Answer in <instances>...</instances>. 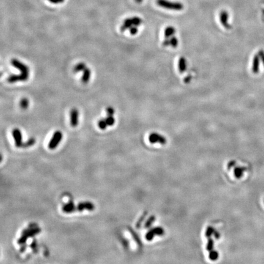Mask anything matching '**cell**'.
Wrapping results in <instances>:
<instances>
[{
	"label": "cell",
	"instance_id": "cell-10",
	"mask_svg": "<svg viewBox=\"0 0 264 264\" xmlns=\"http://www.w3.org/2000/svg\"><path fill=\"white\" fill-rule=\"evenodd\" d=\"M41 232V229L40 227H38L37 226L35 227H28V229L23 230L22 234H25L28 238H31V237H33L34 235L39 234Z\"/></svg>",
	"mask_w": 264,
	"mask_h": 264
},
{
	"label": "cell",
	"instance_id": "cell-3",
	"mask_svg": "<svg viewBox=\"0 0 264 264\" xmlns=\"http://www.w3.org/2000/svg\"><path fill=\"white\" fill-rule=\"evenodd\" d=\"M62 134L61 131L57 130L53 134L48 144V148L51 150L55 149L62 139Z\"/></svg>",
	"mask_w": 264,
	"mask_h": 264
},
{
	"label": "cell",
	"instance_id": "cell-23",
	"mask_svg": "<svg viewBox=\"0 0 264 264\" xmlns=\"http://www.w3.org/2000/svg\"><path fill=\"white\" fill-rule=\"evenodd\" d=\"M105 119L108 126H112L115 123V119L113 116H108Z\"/></svg>",
	"mask_w": 264,
	"mask_h": 264
},
{
	"label": "cell",
	"instance_id": "cell-6",
	"mask_svg": "<svg viewBox=\"0 0 264 264\" xmlns=\"http://www.w3.org/2000/svg\"><path fill=\"white\" fill-rule=\"evenodd\" d=\"M12 136L15 141V145L17 148H22L23 144L22 134L19 128H14L12 130Z\"/></svg>",
	"mask_w": 264,
	"mask_h": 264
},
{
	"label": "cell",
	"instance_id": "cell-12",
	"mask_svg": "<svg viewBox=\"0 0 264 264\" xmlns=\"http://www.w3.org/2000/svg\"><path fill=\"white\" fill-rule=\"evenodd\" d=\"M260 61H261L258 54L254 56L253 60H252V71L253 73L256 74L259 72Z\"/></svg>",
	"mask_w": 264,
	"mask_h": 264
},
{
	"label": "cell",
	"instance_id": "cell-27",
	"mask_svg": "<svg viewBox=\"0 0 264 264\" xmlns=\"http://www.w3.org/2000/svg\"><path fill=\"white\" fill-rule=\"evenodd\" d=\"M260 57V61H262V62L263 63V66H264V51L263 50H260V51H259L258 53H257Z\"/></svg>",
	"mask_w": 264,
	"mask_h": 264
},
{
	"label": "cell",
	"instance_id": "cell-5",
	"mask_svg": "<svg viewBox=\"0 0 264 264\" xmlns=\"http://www.w3.org/2000/svg\"><path fill=\"white\" fill-rule=\"evenodd\" d=\"M11 64L16 68H17V69H19L22 73H29L30 72V69L29 67L24 64L23 62H20V61H19L17 59H12L11 61Z\"/></svg>",
	"mask_w": 264,
	"mask_h": 264
},
{
	"label": "cell",
	"instance_id": "cell-30",
	"mask_svg": "<svg viewBox=\"0 0 264 264\" xmlns=\"http://www.w3.org/2000/svg\"><path fill=\"white\" fill-rule=\"evenodd\" d=\"M163 45L165 46V47H168L170 45V42H169V39H165V41L163 42Z\"/></svg>",
	"mask_w": 264,
	"mask_h": 264
},
{
	"label": "cell",
	"instance_id": "cell-19",
	"mask_svg": "<svg viewBox=\"0 0 264 264\" xmlns=\"http://www.w3.org/2000/svg\"><path fill=\"white\" fill-rule=\"evenodd\" d=\"M169 42H170V46H171L173 48L177 47L179 44V41L176 37L172 36L171 37H170Z\"/></svg>",
	"mask_w": 264,
	"mask_h": 264
},
{
	"label": "cell",
	"instance_id": "cell-13",
	"mask_svg": "<svg viewBox=\"0 0 264 264\" xmlns=\"http://www.w3.org/2000/svg\"><path fill=\"white\" fill-rule=\"evenodd\" d=\"M62 210L66 213H71L77 211L76 206L73 202H69L62 206Z\"/></svg>",
	"mask_w": 264,
	"mask_h": 264
},
{
	"label": "cell",
	"instance_id": "cell-32",
	"mask_svg": "<svg viewBox=\"0 0 264 264\" xmlns=\"http://www.w3.org/2000/svg\"><path fill=\"white\" fill-rule=\"evenodd\" d=\"M191 77H190V76H188V77H187L186 78H185V79L184 80V81L185 82V83H188V82H190V81L191 80Z\"/></svg>",
	"mask_w": 264,
	"mask_h": 264
},
{
	"label": "cell",
	"instance_id": "cell-18",
	"mask_svg": "<svg viewBox=\"0 0 264 264\" xmlns=\"http://www.w3.org/2000/svg\"><path fill=\"white\" fill-rule=\"evenodd\" d=\"M35 143H36V140H35V138H31L28 141H27L25 143H23L22 148H29V147H31V146H33Z\"/></svg>",
	"mask_w": 264,
	"mask_h": 264
},
{
	"label": "cell",
	"instance_id": "cell-20",
	"mask_svg": "<svg viewBox=\"0 0 264 264\" xmlns=\"http://www.w3.org/2000/svg\"><path fill=\"white\" fill-rule=\"evenodd\" d=\"M20 105L23 109H27L29 106V100H28V98H22L20 101Z\"/></svg>",
	"mask_w": 264,
	"mask_h": 264
},
{
	"label": "cell",
	"instance_id": "cell-31",
	"mask_svg": "<svg viewBox=\"0 0 264 264\" xmlns=\"http://www.w3.org/2000/svg\"><path fill=\"white\" fill-rule=\"evenodd\" d=\"M217 257H218V254H217V252H213L210 254V257L212 260H215V259H216L217 258Z\"/></svg>",
	"mask_w": 264,
	"mask_h": 264
},
{
	"label": "cell",
	"instance_id": "cell-15",
	"mask_svg": "<svg viewBox=\"0 0 264 264\" xmlns=\"http://www.w3.org/2000/svg\"><path fill=\"white\" fill-rule=\"evenodd\" d=\"M91 71L89 68H86L84 70H83V76L81 78V81L83 83L86 84L87 83L89 80H90V78H91Z\"/></svg>",
	"mask_w": 264,
	"mask_h": 264
},
{
	"label": "cell",
	"instance_id": "cell-34",
	"mask_svg": "<svg viewBox=\"0 0 264 264\" xmlns=\"http://www.w3.org/2000/svg\"><path fill=\"white\" fill-rule=\"evenodd\" d=\"M143 1V0H135V2H136L137 3H142Z\"/></svg>",
	"mask_w": 264,
	"mask_h": 264
},
{
	"label": "cell",
	"instance_id": "cell-16",
	"mask_svg": "<svg viewBox=\"0 0 264 264\" xmlns=\"http://www.w3.org/2000/svg\"><path fill=\"white\" fill-rule=\"evenodd\" d=\"M176 30L173 27H168L165 28L164 31V36L165 39H169L171 37L176 33Z\"/></svg>",
	"mask_w": 264,
	"mask_h": 264
},
{
	"label": "cell",
	"instance_id": "cell-21",
	"mask_svg": "<svg viewBox=\"0 0 264 264\" xmlns=\"http://www.w3.org/2000/svg\"><path fill=\"white\" fill-rule=\"evenodd\" d=\"M98 125L99 128L101 130H105L107 128V127L108 126L105 119H100L98 122Z\"/></svg>",
	"mask_w": 264,
	"mask_h": 264
},
{
	"label": "cell",
	"instance_id": "cell-1",
	"mask_svg": "<svg viewBox=\"0 0 264 264\" xmlns=\"http://www.w3.org/2000/svg\"><path fill=\"white\" fill-rule=\"evenodd\" d=\"M157 3L159 6L167 9L181 11L184 9V5L179 2H172L168 0H157Z\"/></svg>",
	"mask_w": 264,
	"mask_h": 264
},
{
	"label": "cell",
	"instance_id": "cell-25",
	"mask_svg": "<svg viewBox=\"0 0 264 264\" xmlns=\"http://www.w3.org/2000/svg\"><path fill=\"white\" fill-rule=\"evenodd\" d=\"M106 111L108 116H113L115 112L114 109L111 106H108V108H106Z\"/></svg>",
	"mask_w": 264,
	"mask_h": 264
},
{
	"label": "cell",
	"instance_id": "cell-8",
	"mask_svg": "<svg viewBox=\"0 0 264 264\" xmlns=\"http://www.w3.org/2000/svg\"><path fill=\"white\" fill-rule=\"evenodd\" d=\"M228 18L229 14L227 12H226V11H223L221 12L219 14V20L221 25L227 30H229L231 28V27L228 22Z\"/></svg>",
	"mask_w": 264,
	"mask_h": 264
},
{
	"label": "cell",
	"instance_id": "cell-17",
	"mask_svg": "<svg viewBox=\"0 0 264 264\" xmlns=\"http://www.w3.org/2000/svg\"><path fill=\"white\" fill-rule=\"evenodd\" d=\"M86 68H87V67H86V65L85 63L80 62L75 66V67L73 68V72L75 73H78V72H80L81 71H83Z\"/></svg>",
	"mask_w": 264,
	"mask_h": 264
},
{
	"label": "cell",
	"instance_id": "cell-2",
	"mask_svg": "<svg viewBox=\"0 0 264 264\" xmlns=\"http://www.w3.org/2000/svg\"><path fill=\"white\" fill-rule=\"evenodd\" d=\"M142 23L143 20L138 17H134L126 19L123 22V24L120 27V31L122 32H123L127 30H129L133 26L138 27Z\"/></svg>",
	"mask_w": 264,
	"mask_h": 264
},
{
	"label": "cell",
	"instance_id": "cell-9",
	"mask_svg": "<svg viewBox=\"0 0 264 264\" xmlns=\"http://www.w3.org/2000/svg\"><path fill=\"white\" fill-rule=\"evenodd\" d=\"M149 141L151 143H159L160 144H164L166 143V139L162 135L157 134H152L150 135L149 138Z\"/></svg>",
	"mask_w": 264,
	"mask_h": 264
},
{
	"label": "cell",
	"instance_id": "cell-11",
	"mask_svg": "<svg viewBox=\"0 0 264 264\" xmlns=\"http://www.w3.org/2000/svg\"><path fill=\"white\" fill-rule=\"evenodd\" d=\"M79 112L77 108H73L70 111V125L75 127L78 124Z\"/></svg>",
	"mask_w": 264,
	"mask_h": 264
},
{
	"label": "cell",
	"instance_id": "cell-26",
	"mask_svg": "<svg viewBox=\"0 0 264 264\" xmlns=\"http://www.w3.org/2000/svg\"><path fill=\"white\" fill-rule=\"evenodd\" d=\"M30 246H31V249H33V251L34 252H37V241H36V239H34L33 241V242L31 243Z\"/></svg>",
	"mask_w": 264,
	"mask_h": 264
},
{
	"label": "cell",
	"instance_id": "cell-28",
	"mask_svg": "<svg viewBox=\"0 0 264 264\" xmlns=\"http://www.w3.org/2000/svg\"><path fill=\"white\" fill-rule=\"evenodd\" d=\"M243 171V169H242L241 168H237V169H236V170H235V175H236V176L237 177H241V175L242 174Z\"/></svg>",
	"mask_w": 264,
	"mask_h": 264
},
{
	"label": "cell",
	"instance_id": "cell-24",
	"mask_svg": "<svg viewBox=\"0 0 264 264\" xmlns=\"http://www.w3.org/2000/svg\"><path fill=\"white\" fill-rule=\"evenodd\" d=\"M130 33L131 35H135L138 32V27L137 26H133L132 27H131L129 29Z\"/></svg>",
	"mask_w": 264,
	"mask_h": 264
},
{
	"label": "cell",
	"instance_id": "cell-7",
	"mask_svg": "<svg viewBox=\"0 0 264 264\" xmlns=\"http://www.w3.org/2000/svg\"><path fill=\"white\" fill-rule=\"evenodd\" d=\"M95 209V205L91 202H82L79 203L76 206V210L78 212H83L84 210L92 211Z\"/></svg>",
	"mask_w": 264,
	"mask_h": 264
},
{
	"label": "cell",
	"instance_id": "cell-22",
	"mask_svg": "<svg viewBox=\"0 0 264 264\" xmlns=\"http://www.w3.org/2000/svg\"><path fill=\"white\" fill-rule=\"evenodd\" d=\"M28 238V237L26 235L22 234V236L19 238V240L17 241V243H18V244L19 245L24 244H25L27 243Z\"/></svg>",
	"mask_w": 264,
	"mask_h": 264
},
{
	"label": "cell",
	"instance_id": "cell-33",
	"mask_svg": "<svg viewBox=\"0 0 264 264\" xmlns=\"http://www.w3.org/2000/svg\"><path fill=\"white\" fill-rule=\"evenodd\" d=\"M22 248H21V249H20V251H21V252H23L24 251H25V249H26V248H27V245H26L25 244H22Z\"/></svg>",
	"mask_w": 264,
	"mask_h": 264
},
{
	"label": "cell",
	"instance_id": "cell-29",
	"mask_svg": "<svg viewBox=\"0 0 264 264\" xmlns=\"http://www.w3.org/2000/svg\"><path fill=\"white\" fill-rule=\"evenodd\" d=\"M50 3H53V4H59V3H62L64 2V0H48Z\"/></svg>",
	"mask_w": 264,
	"mask_h": 264
},
{
	"label": "cell",
	"instance_id": "cell-14",
	"mask_svg": "<svg viewBox=\"0 0 264 264\" xmlns=\"http://www.w3.org/2000/svg\"><path fill=\"white\" fill-rule=\"evenodd\" d=\"M178 68L180 73H184L187 69V59L184 57H180L178 62Z\"/></svg>",
	"mask_w": 264,
	"mask_h": 264
},
{
	"label": "cell",
	"instance_id": "cell-4",
	"mask_svg": "<svg viewBox=\"0 0 264 264\" xmlns=\"http://www.w3.org/2000/svg\"><path fill=\"white\" fill-rule=\"evenodd\" d=\"M29 73H22L20 75H12L8 78V81L10 83L17 81H25L28 80Z\"/></svg>",
	"mask_w": 264,
	"mask_h": 264
}]
</instances>
